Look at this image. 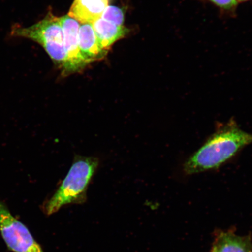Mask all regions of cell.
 <instances>
[{
  "label": "cell",
  "instance_id": "1",
  "mask_svg": "<svg viewBox=\"0 0 252 252\" xmlns=\"http://www.w3.org/2000/svg\"><path fill=\"white\" fill-rule=\"evenodd\" d=\"M252 143V134L231 119L218 128L196 152L186 160L183 168L187 175L217 169L234 158Z\"/></svg>",
  "mask_w": 252,
  "mask_h": 252
},
{
  "label": "cell",
  "instance_id": "2",
  "mask_svg": "<svg viewBox=\"0 0 252 252\" xmlns=\"http://www.w3.org/2000/svg\"><path fill=\"white\" fill-rule=\"evenodd\" d=\"M98 165L97 158L75 157L67 176L44 207L47 215L58 212L65 205L83 202L86 199L88 185Z\"/></svg>",
  "mask_w": 252,
  "mask_h": 252
},
{
  "label": "cell",
  "instance_id": "3",
  "mask_svg": "<svg viewBox=\"0 0 252 252\" xmlns=\"http://www.w3.org/2000/svg\"><path fill=\"white\" fill-rule=\"evenodd\" d=\"M11 36L28 39L39 44L57 67L64 74L67 65L64 35L60 17L49 11L46 17L29 27L15 25L12 28Z\"/></svg>",
  "mask_w": 252,
  "mask_h": 252
},
{
  "label": "cell",
  "instance_id": "4",
  "mask_svg": "<svg viewBox=\"0 0 252 252\" xmlns=\"http://www.w3.org/2000/svg\"><path fill=\"white\" fill-rule=\"evenodd\" d=\"M0 231L7 247L14 252H43L26 226L12 215L0 201Z\"/></svg>",
  "mask_w": 252,
  "mask_h": 252
},
{
  "label": "cell",
  "instance_id": "5",
  "mask_svg": "<svg viewBox=\"0 0 252 252\" xmlns=\"http://www.w3.org/2000/svg\"><path fill=\"white\" fill-rule=\"evenodd\" d=\"M64 35V47L67 55V65L63 76L83 71L90 64L82 55L78 43V30L80 23L66 15L60 17Z\"/></svg>",
  "mask_w": 252,
  "mask_h": 252
},
{
  "label": "cell",
  "instance_id": "6",
  "mask_svg": "<svg viewBox=\"0 0 252 252\" xmlns=\"http://www.w3.org/2000/svg\"><path fill=\"white\" fill-rule=\"evenodd\" d=\"M78 43L82 55L90 63L101 61L109 51L102 48L91 23L81 24L78 30Z\"/></svg>",
  "mask_w": 252,
  "mask_h": 252
},
{
  "label": "cell",
  "instance_id": "7",
  "mask_svg": "<svg viewBox=\"0 0 252 252\" xmlns=\"http://www.w3.org/2000/svg\"><path fill=\"white\" fill-rule=\"evenodd\" d=\"M110 0H74L68 15L81 24H92L101 17Z\"/></svg>",
  "mask_w": 252,
  "mask_h": 252
},
{
  "label": "cell",
  "instance_id": "8",
  "mask_svg": "<svg viewBox=\"0 0 252 252\" xmlns=\"http://www.w3.org/2000/svg\"><path fill=\"white\" fill-rule=\"evenodd\" d=\"M92 24L100 46L108 51L113 44L130 32V30L125 26H118L101 18L97 19Z\"/></svg>",
  "mask_w": 252,
  "mask_h": 252
},
{
  "label": "cell",
  "instance_id": "9",
  "mask_svg": "<svg viewBox=\"0 0 252 252\" xmlns=\"http://www.w3.org/2000/svg\"><path fill=\"white\" fill-rule=\"evenodd\" d=\"M252 248L250 238L223 232L216 238L213 252H252Z\"/></svg>",
  "mask_w": 252,
  "mask_h": 252
},
{
  "label": "cell",
  "instance_id": "10",
  "mask_svg": "<svg viewBox=\"0 0 252 252\" xmlns=\"http://www.w3.org/2000/svg\"><path fill=\"white\" fill-rule=\"evenodd\" d=\"M100 18L118 26H124L125 12L122 8L115 6L108 5Z\"/></svg>",
  "mask_w": 252,
  "mask_h": 252
},
{
  "label": "cell",
  "instance_id": "11",
  "mask_svg": "<svg viewBox=\"0 0 252 252\" xmlns=\"http://www.w3.org/2000/svg\"><path fill=\"white\" fill-rule=\"evenodd\" d=\"M216 7L225 11H232L237 5V0H208Z\"/></svg>",
  "mask_w": 252,
  "mask_h": 252
},
{
  "label": "cell",
  "instance_id": "12",
  "mask_svg": "<svg viewBox=\"0 0 252 252\" xmlns=\"http://www.w3.org/2000/svg\"><path fill=\"white\" fill-rule=\"evenodd\" d=\"M248 1H250V0H237L238 2H245Z\"/></svg>",
  "mask_w": 252,
  "mask_h": 252
}]
</instances>
